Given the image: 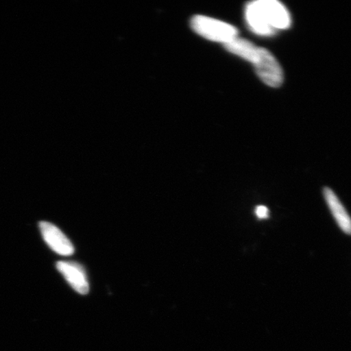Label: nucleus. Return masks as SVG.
Masks as SVG:
<instances>
[{"mask_svg":"<svg viewBox=\"0 0 351 351\" xmlns=\"http://www.w3.org/2000/svg\"><path fill=\"white\" fill-rule=\"evenodd\" d=\"M56 267L74 291L81 295L89 293L90 285L86 271L80 263L60 261L56 263Z\"/></svg>","mask_w":351,"mask_h":351,"instance_id":"5","label":"nucleus"},{"mask_svg":"<svg viewBox=\"0 0 351 351\" xmlns=\"http://www.w3.org/2000/svg\"><path fill=\"white\" fill-rule=\"evenodd\" d=\"M39 227L44 241L52 251L60 256H72L74 253L73 245L59 228L47 221L40 222Z\"/></svg>","mask_w":351,"mask_h":351,"instance_id":"4","label":"nucleus"},{"mask_svg":"<svg viewBox=\"0 0 351 351\" xmlns=\"http://www.w3.org/2000/svg\"><path fill=\"white\" fill-rule=\"evenodd\" d=\"M245 20L252 32L261 36H273L278 30L291 25L287 8L276 0H258L249 3L245 10Z\"/></svg>","mask_w":351,"mask_h":351,"instance_id":"1","label":"nucleus"},{"mask_svg":"<svg viewBox=\"0 0 351 351\" xmlns=\"http://www.w3.org/2000/svg\"><path fill=\"white\" fill-rule=\"evenodd\" d=\"M223 46L230 53L238 56L253 64L256 63L260 47H256L247 39L237 37L234 40L225 44Z\"/></svg>","mask_w":351,"mask_h":351,"instance_id":"7","label":"nucleus"},{"mask_svg":"<svg viewBox=\"0 0 351 351\" xmlns=\"http://www.w3.org/2000/svg\"><path fill=\"white\" fill-rule=\"evenodd\" d=\"M254 66L258 77L265 84L274 88L282 86L284 80L283 70L269 51L260 47Z\"/></svg>","mask_w":351,"mask_h":351,"instance_id":"3","label":"nucleus"},{"mask_svg":"<svg viewBox=\"0 0 351 351\" xmlns=\"http://www.w3.org/2000/svg\"><path fill=\"white\" fill-rule=\"evenodd\" d=\"M256 216L260 219H265L269 216V210L265 206H258L256 210Z\"/></svg>","mask_w":351,"mask_h":351,"instance_id":"8","label":"nucleus"},{"mask_svg":"<svg viewBox=\"0 0 351 351\" xmlns=\"http://www.w3.org/2000/svg\"><path fill=\"white\" fill-rule=\"evenodd\" d=\"M194 32L208 40L225 44L238 37L239 30L235 26L210 17L197 15L191 21Z\"/></svg>","mask_w":351,"mask_h":351,"instance_id":"2","label":"nucleus"},{"mask_svg":"<svg viewBox=\"0 0 351 351\" xmlns=\"http://www.w3.org/2000/svg\"><path fill=\"white\" fill-rule=\"evenodd\" d=\"M324 197L327 201L329 208H330L333 217L336 219L341 229L346 234H351V218L346 212L341 202L330 189L326 188L324 191Z\"/></svg>","mask_w":351,"mask_h":351,"instance_id":"6","label":"nucleus"}]
</instances>
